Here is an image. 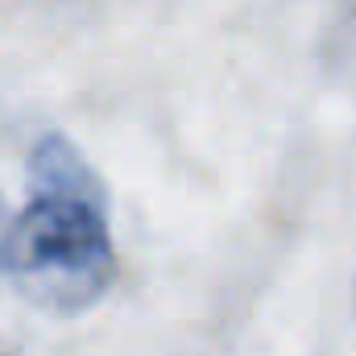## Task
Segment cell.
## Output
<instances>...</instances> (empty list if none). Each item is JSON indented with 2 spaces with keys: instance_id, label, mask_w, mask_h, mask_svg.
Wrapping results in <instances>:
<instances>
[{
  "instance_id": "obj_1",
  "label": "cell",
  "mask_w": 356,
  "mask_h": 356,
  "mask_svg": "<svg viewBox=\"0 0 356 356\" xmlns=\"http://www.w3.org/2000/svg\"><path fill=\"white\" fill-rule=\"evenodd\" d=\"M112 269L104 182L75 141L42 137L29 154V199L0 236V282L42 311L79 315L104 298Z\"/></svg>"
},
{
  "instance_id": "obj_2",
  "label": "cell",
  "mask_w": 356,
  "mask_h": 356,
  "mask_svg": "<svg viewBox=\"0 0 356 356\" xmlns=\"http://www.w3.org/2000/svg\"><path fill=\"white\" fill-rule=\"evenodd\" d=\"M4 224H8V203H4V195H0V236H4Z\"/></svg>"
}]
</instances>
